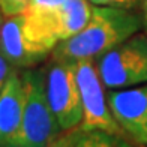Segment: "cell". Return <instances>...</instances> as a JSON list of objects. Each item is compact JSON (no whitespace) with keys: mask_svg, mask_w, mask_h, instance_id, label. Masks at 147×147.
Masks as SVG:
<instances>
[{"mask_svg":"<svg viewBox=\"0 0 147 147\" xmlns=\"http://www.w3.org/2000/svg\"><path fill=\"white\" fill-rule=\"evenodd\" d=\"M110 110L131 141L147 147V83L114 89L108 95Z\"/></svg>","mask_w":147,"mask_h":147,"instance_id":"obj_6","label":"cell"},{"mask_svg":"<svg viewBox=\"0 0 147 147\" xmlns=\"http://www.w3.org/2000/svg\"><path fill=\"white\" fill-rule=\"evenodd\" d=\"M75 75L83 108V119L80 123V129H101L114 134H123L110 110L108 96L105 95V86L98 72L96 62L95 60L75 62Z\"/></svg>","mask_w":147,"mask_h":147,"instance_id":"obj_5","label":"cell"},{"mask_svg":"<svg viewBox=\"0 0 147 147\" xmlns=\"http://www.w3.org/2000/svg\"><path fill=\"white\" fill-rule=\"evenodd\" d=\"M140 9H141V24H143V30L147 35V0H141V5H140Z\"/></svg>","mask_w":147,"mask_h":147,"instance_id":"obj_15","label":"cell"},{"mask_svg":"<svg viewBox=\"0 0 147 147\" xmlns=\"http://www.w3.org/2000/svg\"><path fill=\"white\" fill-rule=\"evenodd\" d=\"M141 29V17L135 11L92 5L87 24L77 35L59 42L51 57L68 62L96 60Z\"/></svg>","mask_w":147,"mask_h":147,"instance_id":"obj_1","label":"cell"},{"mask_svg":"<svg viewBox=\"0 0 147 147\" xmlns=\"http://www.w3.org/2000/svg\"><path fill=\"white\" fill-rule=\"evenodd\" d=\"M3 21H5V15H3V12H2V9H0V30H2V26H3Z\"/></svg>","mask_w":147,"mask_h":147,"instance_id":"obj_16","label":"cell"},{"mask_svg":"<svg viewBox=\"0 0 147 147\" xmlns=\"http://www.w3.org/2000/svg\"><path fill=\"white\" fill-rule=\"evenodd\" d=\"M0 54L15 69H30L42 63L51 51L38 45L27 35L23 15L18 14L5 17L0 30Z\"/></svg>","mask_w":147,"mask_h":147,"instance_id":"obj_7","label":"cell"},{"mask_svg":"<svg viewBox=\"0 0 147 147\" xmlns=\"http://www.w3.org/2000/svg\"><path fill=\"white\" fill-rule=\"evenodd\" d=\"M74 147H134V146L128 141V138L123 134H114L101 129H93V131L81 129Z\"/></svg>","mask_w":147,"mask_h":147,"instance_id":"obj_9","label":"cell"},{"mask_svg":"<svg viewBox=\"0 0 147 147\" xmlns=\"http://www.w3.org/2000/svg\"><path fill=\"white\" fill-rule=\"evenodd\" d=\"M89 2L95 6H108V8H119L128 11H135L141 5V0H89Z\"/></svg>","mask_w":147,"mask_h":147,"instance_id":"obj_11","label":"cell"},{"mask_svg":"<svg viewBox=\"0 0 147 147\" xmlns=\"http://www.w3.org/2000/svg\"><path fill=\"white\" fill-rule=\"evenodd\" d=\"M30 0H0V9L5 17L18 15L26 11Z\"/></svg>","mask_w":147,"mask_h":147,"instance_id":"obj_12","label":"cell"},{"mask_svg":"<svg viewBox=\"0 0 147 147\" xmlns=\"http://www.w3.org/2000/svg\"><path fill=\"white\" fill-rule=\"evenodd\" d=\"M45 92L62 131L80 128L83 108L75 75V62L53 59L45 72Z\"/></svg>","mask_w":147,"mask_h":147,"instance_id":"obj_4","label":"cell"},{"mask_svg":"<svg viewBox=\"0 0 147 147\" xmlns=\"http://www.w3.org/2000/svg\"><path fill=\"white\" fill-rule=\"evenodd\" d=\"M107 89H125L147 83V35L137 32L96 60Z\"/></svg>","mask_w":147,"mask_h":147,"instance_id":"obj_3","label":"cell"},{"mask_svg":"<svg viewBox=\"0 0 147 147\" xmlns=\"http://www.w3.org/2000/svg\"><path fill=\"white\" fill-rule=\"evenodd\" d=\"M65 0H30L26 9H36V11H45V9H54L60 6Z\"/></svg>","mask_w":147,"mask_h":147,"instance_id":"obj_13","label":"cell"},{"mask_svg":"<svg viewBox=\"0 0 147 147\" xmlns=\"http://www.w3.org/2000/svg\"><path fill=\"white\" fill-rule=\"evenodd\" d=\"M14 69H15L14 66H12L8 60H6L2 54H0V93H2L6 81H8V78H9V75H11V72L14 71Z\"/></svg>","mask_w":147,"mask_h":147,"instance_id":"obj_14","label":"cell"},{"mask_svg":"<svg viewBox=\"0 0 147 147\" xmlns=\"http://www.w3.org/2000/svg\"><path fill=\"white\" fill-rule=\"evenodd\" d=\"M24 111L15 147H48L62 128L48 104L45 92V71L24 69Z\"/></svg>","mask_w":147,"mask_h":147,"instance_id":"obj_2","label":"cell"},{"mask_svg":"<svg viewBox=\"0 0 147 147\" xmlns=\"http://www.w3.org/2000/svg\"><path fill=\"white\" fill-rule=\"evenodd\" d=\"M24 111V83L17 69L0 93V147H15Z\"/></svg>","mask_w":147,"mask_h":147,"instance_id":"obj_8","label":"cell"},{"mask_svg":"<svg viewBox=\"0 0 147 147\" xmlns=\"http://www.w3.org/2000/svg\"><path fill=\"white\" fill-rule=\"evenodd\" d=\"M81 129L75 128V129H69V131H62L59 135L50 143L48 147H74L77 143V138L80 135Z\"/></svg>","mask_w":147,"mask_h":147,"instance_id":"obj_10","label":"cell"}]
</instances>
